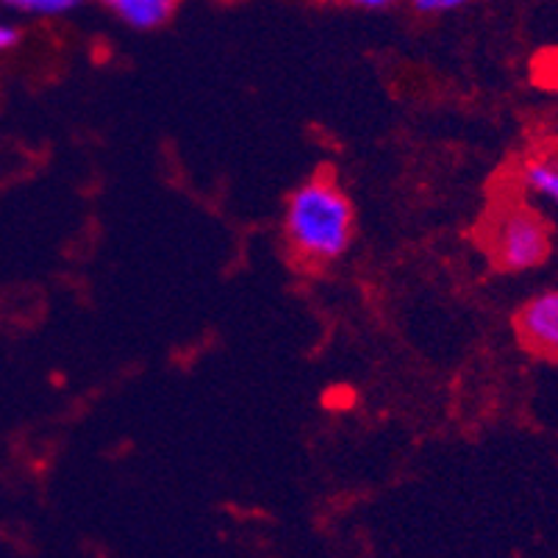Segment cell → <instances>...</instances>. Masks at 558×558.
Instances as JSON below:
<instances>
[{
	"label": "cell",
	"mask_w": 558,
	"mask_h": 558,
	"mask_svg": "<svg viewBox=\"0 0 558 558\" xmlns=\"http://www.w3.org/2000/svg\"><path fill=\"white\" fill-rule=\"evenodd\" d=\"M356 215L353 203L331 175L303 181L287 201L283 236L298 258L308 267H326L353 245Z\"/></svg>",
	"instance_id": "1"
},
{
	"label": "cell",
	"mask_w": 558,
	"mask_h": 558,
	"mask_svg": "<svg viewBox=\"0 0 558 558\" xmlns=\"http://www.w3.org/2000/svg\"><path fill=\"white\" fill-rule=\"evenodd\" d=\"M486 251L492 264L504 272L536 270L550 258L553 236L545 217L522 203H511L497 211L486 233Z\"/></svg>",
	"instance_id": "2"
},
{
	"label": "cell",
	"mask_w": 558,
	"mask_h": 558,
	"mask_svg": "<svg viewBox=\"0 0 558 558\" xmlns=\"http://www.w3.org/2000/svg\"><path fill=\"white\" fill-rule=\"evenodd\" d=\"M517 339L534 356L558 362V289L539 292L514 314Z\"/></svg>",
	"instance_id": "3"
},
{
	"label": "cell",
	"mask_w": 558,
	"mask_h": 558,
	"mask_svg": "<svg viewBox=\"0 0 558 558\" xmlns=\"http://www.w3.org/2000/svg\"><path fill=\"white\" fill-rule=\"evenodd\" d=\"M117 20L136 32H156L175 14L181 0H98Z\"/></svg>",
	"instance_id": "4"
},
{
	"label": "cell",
	"mask_w": 558,
	"mask_h": 558,
	"mask_svg": "<svg viewBox=\"0 0 558 558\" xmlns=\"http://www.w3.org/2000/svg\"><path fill=\"white\" fill-rule=\"evenodd\" d=\"M522 186L531 195L558 206V159H531L522 167Z\"/></svg>",
	"instance_id": "5"
},
{
	"label": "cell",
	"mask_w": 558,
	"mask_h": 558,
	"mask_svg": "<svg viewBox=\"0 0 558 558\" xmlns=\"http://www.w3.org/2000/svg\"><path fill=\"white\" fill-rule=\"evenodd\" d=\"M3 3L28 17H64L84 7V0H3Z\"/></svg>",
	"instance_id": "6"
},
{
	"label": "cell",
	"mask_w": 558,
	"mask_h": 558,
	"mask_svg": "<svg viewBox=\"0 0 558 558\" xmlns=\"http://www.w3.org/2000/svg\"><path fill=\"white\" fill-rule=\"evenodd\" d=\"M473 0H411V9L425 17H439V14H453L459 9L470 7Z\"/></svg>",
	"instance_id": "7"
},
{
	"label": "cell",
	"mask_w": 558,
	"mask_h": 558,
	"mask_svg": "<svg viewBox=\"0 0 558 558\" xmlns=\"http://www.w3.org/2000/svg\"><path fill=\"white\" fill-rule=\"evenodd\" d=\"M20 43V28L12 23H0V53L17 48Z\"/></svg>",
	"instance_id": "8"
},
{
	"label": "cell",
	"mask_w": 558,
	"mask_h": 558,
	"mask_svg": "<svg viewBox=\"0 0 558 558\" xmlns=\"http://www.w3.org/2000/svg\"><path fill=\"white\" fill-rule=\"evenodd\" d=\"M350 7L364 9V12H384V9L398 7L400 0H348Z\"/></svg>",
	"instance_id": "9"
}]
</instances>
